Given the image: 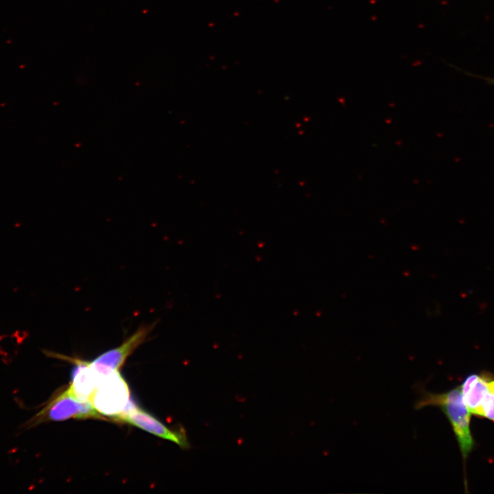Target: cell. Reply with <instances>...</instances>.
Instances as JSON below:
<instances>
[{
  "mask_svg": "<svg viewBox=\"0 0 494 494\" xmlns=\"http://www.w3.org/2000/svg\"><path fill=\"white\" fill-rule=\"evenodd\" d=\"M90 401L100 415L113 419L126 409L130 402V390L118 370L99 375Z\"/></svg>",
  "mask_w": 494,
  "mask_h": 494,
  "instance_id": "cell-3",
  "label": "cell"
},
{
  "mask_svg": "<svg viewBox=\"0 0 494 494\" xmlns=\"http://www.w3.org/2000/svg\"><path fill=\"white\" fill-rule=\"evenodd\" d=\"M485 80H486L487 81H489L491 83L494 84V79H493V78H485Z\"/></svg>",
  "mask_w": 494,
  "mask_h": 494,
  "instance_id": "cell-9",
  "label": "cell"
},
{
  "mask_svg": "<svg viewBox=\"0 0 494 494\" xmlns=\"http://www.w3.org/2000/svg\"><path fill=\"white\" fill-rule=\"evenodd\" d=\"M152 329L153 325H141L121 345L103 353L90 362L91 367L99 375L118 370L127 357L146 340Z\"/></svg>",
  "mask_w": 494,
  "mask_h": 494,
  "instance_id": "cell-5",
  "label": "cell"
},
{
  "mask_svg": "<svg viewBox=\"0 0 494 494\" xmlns=\"http://www.w3.org/2000/svg\"><path fill=\"white\" fill-rule=\"evenodd\" d=\"M489 379L473 374L460 387L462 400L470 413L480 416V405Z\"/></svg>",
  "mask_w": 494,
  "mask_h": 494,
  "instance_id": "cell-7",
  "label": "cell"
},
{
  "mask_svg": "<svg viewBox=\"0 0 494 494\" xmlns=\"http://www.w3.org/2000/svg\"><path fill=\"white\" fill-rule=\"evenodd\" d=\"M75 362L69 388L78 399L90 401L96 389L99 375L91 367L90 362L79 360H75Z\"/></svg>",
  "mask_w": 494,
  "mask_h": 494,
  "instance_id": "cell-6",
  "label": "cell"
},
{
  "mask_svg": "<svg viewBox=\"0 0 494 494\" xmlns=\"http://www.w3.org/2000/svg\"><path fill=\"white\" fill-rule=\"evenodd\" d=\"M114 420L131 424L160 438L172 441L181 448L190 447L184 430L176 431L168 428L156 418L137 408L131 401L126 409Z\"/></svg>",
  "mask_w": 494,
  "mask_h": 494,
  "instance_id": "cell-4",
  "label": "cell"
},
{
  "mask_svg": "<svg viewBox=\"0 0 494 494\" xmlns=\"http://www.w3.org/2000/svg\"><path fill=\"white\" fill-rule=\"evenodd\" d=\"M102 417L90 401L78 399L69 387L53 397L38 413L26 421L23 428L30 429L48 421H62L69 419Z\"/></svg>",
  "mask_w": 494,
  "mask_h": 494,
  "instance_id": "cell-2",
  "label": "cell"
},
{
  "mask_svg": "<svg viewBox=\"0 0 494 494\" xmlns=\"http://www.w3.org/2000/svg\"><path fill=\"white\" fill-rule=\"evenodd\" d=\"M414 407L419 410L427 406L439 408L448 419L458 443L462 458H467L473 446L469 427L470 412L465 405L460 387L443 393L430 392L422 388Z\"/></svg>",
  "mask_w": 494,
  "mask_h": 494,
  "instance_id": "cell-1",
  "label": "cell"
},
{
  "mask_svg": "<svg viewBox=\"0 0 494 494\" xmlns=\"http://www.w3.org/2000/svg\"><path fill=\"white\" fill-rule=\"evenodd\" d=\"M480 416L494 421V379L488 381L480 405Z\"/></svg>",
  "mask_w": 494,
  "mask_h": 494,
  "instance_id": "cell-8",
  "label": "cell"
}]
</instances>
